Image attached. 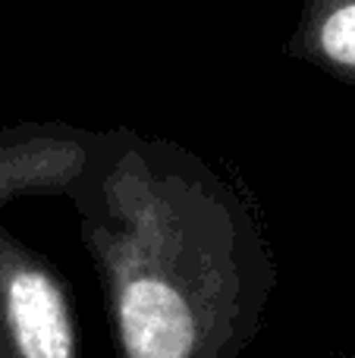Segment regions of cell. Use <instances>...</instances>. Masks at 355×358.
<instances>
[{
  "label": "cell",
  "instance_id": "obj_3",
  "mask_svg": "<svg viewBox=\"0 0 355 358\" xmlns=\"http://www.w3.org/2000/svg\"><path fill=\"white\" fill-rule=\"evenodd\" d=\"M321 44H324V54L331 60L355 66V3L331 13V19L321 29Z\"/></svg>",
  "mask_w": 355,
  "mask_h": 358
},
{
  "label": "cell",
  "instance_id": "obj_1",
  "mask_svg": "<svg viewBox=\"0 0 355 358\" xmlns=\"http://www.w3.org/2000/svg\"><path fill=\"white\" fill-rule=\"evenodd\" d=\"M0 327L13 358H75L60 286L44 267L0 248Z\"/></svg>",
  "mask_w": 355,
  "mask_h": 358
},
{
  "label": "cell",
  "instance_id": "obj_2",
  "mask_svg": "<svg viewBox=\"0 0 355 358\" xmlns=\"http://www.w3.org/2000/svg\"><path fill=\"white\" fill-rule=\"evenodd\" d=\"M117 321L126 358H195L198 324L170 280L132 273L117 286Z\"/></svg>",
  "mask_w": 355,
  "mask_h": 358
}]
</instances>
